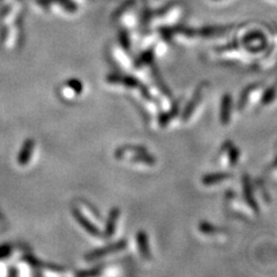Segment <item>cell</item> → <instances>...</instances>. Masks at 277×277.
<instances>
[{"label": "cell", "mask_w": 277, "mask_h": 277, "mask_svg": "<svg viewBox=\"0 0 277 277\" xmlns=\"http://www.w3.org/2000/svg\"><path fill=\"white\" fill-rule=\"evenodd\" d=\"M72 212L73 216L85 227L87 232H89L93 235H101L100 229L95 224V223H98L101 221V216L94 207L90 206L87 201L81 200L76 202L75 207H73Z\"/></svg>", "instance_id": "obj_1"}, {"label": "cell", "mask_w": 277, "mask_h": 277, "mask_svg": "<svg viewBox=\"0 0 277 277\" xmlns=\"http://www.w3.org/2000/svg\"><path fill=\"white\" fill-rule=\"evenodd\" d=\"M115 157L118 160L125 161V162H130L131 164L135 165H154L156 163L154 157L149 155V152L143 149L142 147L127 146L119 148L115 151Z\"/></svg>", "instance_id": "obj_2"}, {"label": "cell", "mask_w": 277, "mask_h": 277, "mask_svg": "<svg viewBox=\"0 0 277 277\" xmlns=\"http://www.w3.org/2000/svg\"><path fill=\"white\" fill-rule=\"evenodd\" d=\"M126 247V242H118L114 243L112 245H109L106 247H103V249H100L97 251H94L92 253L87 254L86 259L88 260V261H93V260H98L103 258V256H106L109 254H114L117 253L119 251H123Z\"/></svg>", "instance_id": "obj_3"}, {"label": "cell", "mask_w": 277, "mask_h": 277, "mask_svg": "<svg viewBox=\"0 0 277 277\" xmlns=\"http://www.w3.org/2000/svg\"><path fill=\"white\" fill-rule=\"evenodd\" d=\"M136 242H138V246L140 250V254H141L144 260H150L151 252L149 246V238L143 231H139L136 234Z\"/></svg>", "instance_id": "obj_4"}, {"label": "cell", "mask_w": 277, "mask_h": 277, "mask_svg": "<svg viewBox=\"0 0 277 277\" xmlns=\"http://www.w3.org/2000/svg\"><path fill=\"white\" fill-rule=\"evenodd\" d=\"M34 148H35V141L32 139H29L24 142L22 149L18 156V162L20 165L24 167L27 163H29V161L31 160L32 152H34Z\"/></svg>", "instance_id": "obj_5"}, {"label": "cell", "mask_w": 277, "mask_h": 277, "mask_svg": "<svg viewBox=\"0 0 277 277\" xmlns=\"http://www.w3.org/2000/svg\"><path fill=\"white\" fill-rule=\"evenodd\" d=\"M119 216H121V210L117 208H113L110 212L109 218H107L106 225H105V231L104 233L107 238L112 237L115 232V229H117V224H118V220Z\"/></svg>", "instance_id": "obj_6"}, {"label": "cell", "mask_w": 277, "mask_h": 277, "mask_svg": "<svg viewBox=\"0 0 277 277\" xmlns=\"http://www.w3.org/2000/svg\"><path fill=\"white\" fill-rule=\"evenodd\" d=\"M229 178L230 175L227 173H212V175H207L202 178V184L205 186H214L218 183H223Z\"/></svg>", "instance_id": "obj_7"}, {"label": "cell", "mask_w": 277, "mask_h": 277, "mask_svg": "<svg viewBox=\"0 0 277 277\" xmlns=\"http://www.w3.org/2000/svg\"><path fill=\"white\" fill-rule=\"evenodd\" d=\"M230 109H231V100L226 95L224 100H223L222 109H221V123L223 124V125H227L230 122Z\"/></svg>", "instance_id": "obj_8"}, {"label": "cell", "mask_w": 277, "mask_h": 277, "mask_svg": "<svg viewBox=\"0 0 277 277\" xmlns=\"http://www.w3.org/2000/svg\"><path fill=\"white\" fill-rule=\"evenodd\" d=\"M8 253H10V247H0V258H4V256H6Z\"/></svg>", "instance_id": "obj_9"}]
</instances>
